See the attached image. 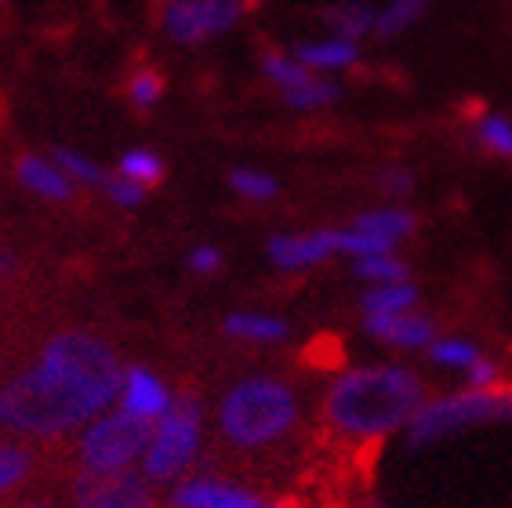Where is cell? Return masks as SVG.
<instances>
[{"mask_svg":"<svg viewBox=\"0 0 512 508\" xmlns=\"http://www.w3.org/2000/svg\"><path fill=\"white\" fill-rule=\"evenodd\" d=\"M124 363L91 331H59L37 360L0 385V429L26 440H66L117 407Z\"/></svg>","mask_w":512,"mask_h":508,"instance_id":"6da1fadb","label":"cell"},{"mask_svg":"<svg viewBox=\"0 0 512 508\" xmlns=\"http://www.w3.org/2000/svg\"><path fill=\"white\" fill-rule=\"evenodd\" d=\"M425 400V381L404 363L345 367L331 378L320 400V425L342 447L371 450L404 432Z\"/></svg>","mask_w":512,"mask_h":508,"instance_id":"7a4b0ae2","label":"cell"},{"mask_svg":"<svg viewBox=\"0 0 512 508\" xmlns=\"http://www.w3.org/2000/svg\"><path fill=\"white\" fill-rule=\"evenodd\" d=\"M302 421L298 392L284 378L255 374L229 385L218 400V436L237 450H269L284 443Z\"/></svg>","mask_w":512,"mask_h":508,"instance_id":"3957f363","label":"cell"},{"mask_svg":"<svg viewBox=\"0 0 512 508\" xmlns=\"http://www.w3.org/2000/svg\"><path fill=\"white\" fill-rule=\"evenodd\" d=\"M200 450H204V407L193 392H175L171 411L153 421V429H149L138 472L153 487H175L178 479L197 472Z\"/></svg>","mask_w":512,"mask_h":508,"instance_id":"277c9868","label":"cell"},{"mask_svg":"<svg viewBox=\"0 0 512 508\" xmlns=\"http://www.w3.org/2000/svg\"><path fill=\"white\" fill-rule=\"evenodd\" d=\"M494 421H512V385H494V389H458L447 396H429L418 407V414L407 425V443L411 447H433L476 429V425H494Z\"/></svg>","mask_w":512,"mask_h":508,"instance_id":"5b68a950","label":"cell"},{"mask_svg":"<svg viewBox=\"0 0 512 508\" xmlns=\"http://www.w3.org/2000/svg\"><path fill=\"white\" fill-rule=\"evenodd\" d=\"M149 421L135 418L124 407H109L99 418H91L84 429L77 432V472H95V476H109V472H131L138 469V461L146 454L149 443Z\"/></svg>","mask_w":512,"mask_h":508,"instance_id":"8992f818","label":"cell"},{"mask_svg":"<svg viewBox=\"0 0 512 508\" xmlns=\"http://www.w3.org/2000/svg\"><path fill=\"white\" fill-rule=\"evenodd\" d=\"M251 4L255 0H168L160 22L178 44H207L233 30Z\"/></svg>","mask_w":512,"mask_h":508,"instance_id":"52a82bcc","label":"cell"},{"mask_svg":"<svg viewBox=\"0 0 512 508\" xmlns=\"http://www.w3.org/2000/svg\"><path fill=\"white\" fill-rule=\"evenodd\" d=\"M69 508H164L157 487L138 469L131 472H73L69 476Z\"/></svg>","mask_w":512,"mask_h":508,"instance_id":"ba28073f","label":"cell"},{"mask_svg":"<svg viewBox=\"0 0 512 508\" xmlns=\"http://www.w3.org/2000/svg\"><path fill=\"white\" fill-rule=\"evenodd\" d=\"M171 508H269V501L251 490L247 483L226 476H211V472H189L168 487Z\"/></svg>","mask_w":512,"mask_h":508,"instance_id":"9c48e42d","label":"cell"},{"mask_svg":"<svg viewBox=\"0 0 512 508\" xmlns=\"http://www.w3.org/2000/svg\"><path fill=\"white\" fill-rule=\"evenodd\" d=\"M269 262L280 273H302L320 262H331L338 254L335 229H320V233H280L269 240Z\"/></svg>","mask_w":512,"mask_h":508,"instance_id":"30bf717a","label":"cell"},{"mask_svg":"<svg viewBox=\"0 0 512 508\" xmlns=\"http://www.w3.org/2000/svg\"><path fill=\"white\" fill-rule=\"evenodd\" d=\"M171 403H175V392L164 385V378H157L149 367H124L117 407H124L128 414L153 425V421H160L171 411Z\"/></svg>","mask_w":512,"mask_h":508,"instance_id":"8fae6325","label":"cell"},{"mask_svg":"<svg viewBox=\"0 0 512 508\" xmlns=\"http://www.w3.org/2000/svg\"><path fill=\"white\" fill-rule=\"evenodd\" d=\"M364 331L375 342L389 345V349L418 352L429 349L436 342V323L422 313H389V316H364Z\"/></svg>","mask_w":512,"mask_h":508,"instance_id":"7c38bea8","label":"cell"},{"mask_svg":"<svg viewBox=\"0 0 512 508\" xmlns=\"http://www.w3.org/2000/svg\"><path fill=\"white\" fill-rule=\"evenodd\" d=\"M15 175H19V182L30 193H37L40 200H51V204H66V200H73V182H69V175L62 171L59 164H55V157H37V153H26V157H19V164H15Z\"/></svg>","mask_w":512,"mask_h":508,"instance_id":"4fadbf2b","label":"cell"},{"mask_svg":"<svg viewBox=\"0 0 512 508\" xmlns=\"http://www.w3.org/2000/svg\"><path fill=\"white\" fill-rule=\"evenodd\" d=\"M298 62L320 77L327 73H342V69H353L360 62V44L356 40H345V37H327V40H309V44H298L291 51Z\"/></svg>","mask_w":512,"mask_h":508,"instance_id":"5bb4252c","label":"cell"},{"mask_svg":"<svg viewBox=\"0 0 512 508\" xmlns=\"http://www.w3.org/2000/svg\"><path fill=\"white\" fill-rule=\"evenodd\" d=\"M222 331L229 338H237V342H247V345H276L287 338V323L273 313H233L226 316L222 323Z\"/></svg>","mask_w":512,"mask_h":508,"instance_id":"9a60e30c","label":"cell"},{"mask_svg":"<svg viewBox=\"0 0 512 508\" xmlns=\"http://www.w3.org/2000/svg\"><path fill=\"white\" fill-rule=\"evenodd\" d=\"M353 229L375 236L382 244L396 247L400 240L414 233V215L407 207H375V211H364V215L353 218Z\"/></svg>","mask_w":512,"mask_h":508,"instance_id":"2e32d148","label":"cell"},{"mask_svg":"<svg viewBox=\"0 0 512 508\" xmlns=\"http://www.w3.org/2000/svg\"><path fill=\"white\" fill-rule=\"evenodd\" d=\"M375 19H378V11L371 8V4H364V0H345V4L327 8V15H324L331 37L356 40V44H360L367 33H375Z\"/></svg>","mask_w":512,"mask_h":508,"instance_id":"e0dca14e","label":"cell"},{"mask_svg":"<svg viewBox=\"0 0 512 508\" xmlns=\"http://www.w3.org/2000/svg\"><path fill=\"white\" fill-rule=\"evenodd\" d=\"M364 316H389V313H411L418 305V291L411 280L404 284H371L360 298Z\"/></svg>","mask_w":512,"mask_h":508,"instance_id":"ac0fdd59","label":"cell"},{"mask_svg":"<svg viewBox=\"0 0 512 508\" xmlns=\"http://www.w3.org/2000/svg\"><path fill=\"white\" fill-rule=\"evenodd\" d=\"M280 98H284L295 113H313V109H324V106H331V102H335L338 84H335V80L320 77V73H313V77H306L298 88L280 91Z\"/></svg>","mask_w":512,"mask_h":508,"instance_id":"d6986e66","label":"cell"},{"mask_svg":"<svg viewBox=\"0 0 512 508\" xmlns=\"http://www.w3.org/2000/svg\"><path fill=\"white\" fill-rule=\"evenodd\" d=\"M33 472V450L15 440H0V498L19 490Z\"/></svg>","mask_w":512,"mask_h":508,"instance_id":"ffe728a7","label":"cell"},{"mask_svg":"<svg viewBox=\"0 0 512 508\" xmlns=\"http://www.w3.org/2000/svg\"><path fill=\"white\" fill-rule=\"evenodd\" d=\"M353 273L360 276V280H367V284H404V280H411L407 262H400L393 251L353 258Z\"/></svg>","mask_w":512,"mask_h":508,"instance_id":"44dd1931","label":"cell"},{"mask_svg":"<svg viewBox=\"0 0 512 508\" xmlns=\"http://www.w3.org/2000/svg\"><path fill=\"white\" fill-rule=\"evenodd\" d=\"M476 142H480L491 157L512 160V120L498 113H476Z\"/></svg>","mask_w":512,"mask_h":508,"instance_id":"7402d4cb","label":"cell"},{"mask_svg":"<svg viewBox=\"0 0 512 508\" xmlns=\"http://www.w3.org/2000/svg\"><path fill=\"white\" fill-rule=\"evenodd\" d=\"M425 356L436 363V367H447V371H469L476 360H480L483 352L476 349L469 338H436L429 349H425Z\"/></svg>","mask_w":512,"mask_h":508,"instance_id":"603a6c76","label":"cell"},{"mask_svg":"<svg viewBox=\"0 0 512 508\" xmlns=\"http://www.w3.org/2000/svg\"><path fill=\"white\" fill-rule=\"evenodd\" d=\"M262 77H266L276 91H291L306 77H313V69H306L295 55H287V51H266V59H262Z\"/></svg>","mask_w":512,"mask_h":508,"instance_id":"cb8c5ba5","label":"cell"},{"mask_svg":"<svg viewBox=\"0 0 512 508\" xmlns=\"http://www.w3.org/2000/svg\"><path fill=\"white\" fill-rule=\"evenodd\" d=\"M429 0H389L375 19V37H396V33L411 30L414 22L422 19V11Z\"/></svg>","mask_w":512,"mask_h":508,"instance_id":"d4e9b609","label":"cell"},{"mask_svg":"<svg viewBox=\"0 0 512 508\" xmlns=\"http://www.w3.org/2000/svg\"><path fill=\"white\" fill-rule=\"evenodd\" d=\"M117 175L131 178V182H138V186L153 189L160 178H164V160H160L153 149H128L117 164Z\"/></svg>","mask_w":512,"mask_h":508,"instance_id":"484cf974","label":"cell"},{"mask_svg":"<svg viewBox=\"0 0 512 508\" xmlns=\"http://www.w3.org/2000/svg\"><path fill=\"white\" fill-rule=\"evenodd\" d=\"M55 164H59L62 171H66L73 186L102 189V186L109 182V171H106V167H99L91 157L77 153V149H59V153H55Z\"/></svg>","mask_w":512,"mask_h":508,"instance_id":"4316f807","label":"cell"},{"mask_svg":"<svg viewBox=\"0 0 512 508\" xmlns=\"http://www.w3.org/2000/svg\"><path fill=\"white\" fill-rule=\"evenodd\" d=\"M229 186L233 193L244 196V200H258V204H266L276 196V178L269 171H258V167H237L233 175H229Z\"/></svg>","mask_w":512,"mask_h":508,"instance_id":"83f0119b","label":"cell"},{"mask_svg":"<svg viewBox=\"0 0 512 508\" xmlns=\"http://www.w3.org/2000/svg\"><path fill=\"white\" fill-rule=\"evenodd\" d=\"M128 98L135 109H153L164 98V77H160L153 66H138L131 69L128 77Z\"/></svg>","mask_w":512,"mask_h":508,"instance_id":"f1b7e54d","label":"cell"},{"mask_svg":"<svg viewBox=\"0 0 512 508\" xmlns=\"http://www.w3.org/2000/svg\"><path fill=\"white\" fill-rule=\"evenodd\" d=\"M149 189L146 186H138V182H131V178L124 175H109V182L102 186V196H106L109 204H117V207H142V200H146Z\"/></svg>","mask_w":512,"mask_h":508,"instance_id":"f546056e","label":"cell"},{"mask_svg":"<svg viewBox=\"0 0 512 508\" xmlns=\"http://www.w3.org/2000/svg\"><path fill=\"white\" fill-rule=\"evenodd\" d=\"M378 189H382L385 196H407L414 189V178L407 167L400 164H389L378 171Z\"/></svg>","mask_w":512,"mask_h":508,"instance_id":"4dcf8cb0","label":"cell"},{"mask_svg":"<svg viewBox=\"0 0 512 508\" xmlns=\"http://www.w3.org/2000/svg\"><path fill=\"white\" fill-rule=\"evenodd\" d=\"M465 385H469V389H494V385H502V367L494 360H487V356H480V360L465 371Z\"/></svg>","mask_w":512,"mask_h":508,"instance_id":"1f68e13d","label":"cell"},{"mask_svg":"<svg viewBox=\"0 0 512 508\" xmlns=\"http://www.w3.org/2000/svg\"><path fill=\"white\" fill-rule=\"evenodd\" d=\"M189 269H193V273H200V276L218 273V269H222V251H218V247H211V244L193 247V251H189Z\"/></svg>","mask_w":512,"mask_h":508,"instance_id":"d6a6232c","label":"cell"},{"mask_svg":"<svg viewBox=\"0 0 512 508\" xmlns=\"http://www.w3.org/2000/svg\"><path fill=\"white\" fill-rule=\"evenodd\" d=\"M269 508H306V505L295 498H280V501H269Z\"/></svg>","mask_w":512,"mask_h":508,"instance_id":"836d02e7","label":"cell"},{"mask_svg":"<svg viewBox=\"0 0 512 508\" xmlns=\"http://www.w3.org/2000/svg\"><path fill=\"white\" fill-rule=\"evenodd\" d=\"M19 508H62V505H55V501H22Z\"/></svg>","mask_w":512,"mask_h":508,"instance_id":"e575fe53","label":"cell"}]
</instances>
